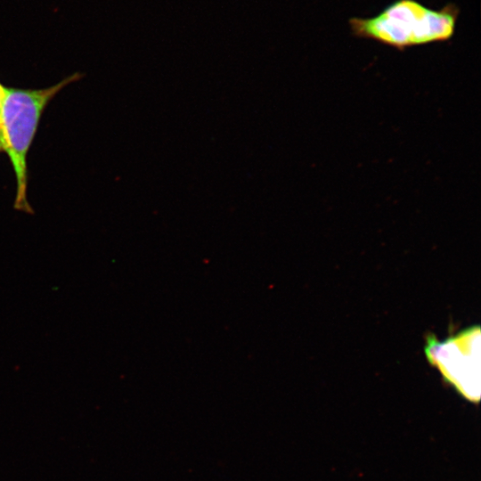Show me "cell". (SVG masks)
<instances>
[{
  "instance_id": "2",
  "label": "cell",
  "mask_w": 481,
  "mask_h": 481,
  "mask_svg": "<svg viewBox=\"0 0 481 481\" xmlns=\"http://www.w3.org/2000/svg\"><path fill=\"white\" fill-rule=\"evenodd\" d=\"M74 74L45 89L7 88L0 125L3 150L12 162L17 183L14 208L32 213L27 200V153L36 134L41 114L49 101L62 87L79 78Z\"/></svg>"
},
{
  "instance_id": "4",
  "label": "cell",
  "mask_w": 481,
  "mask_h": 481,
  "mask_svg": "<svg viewBox=\"0 0 481 481\" xmlns=\"http://www.w3.org/2000/svg\"><path fill=\"white\" fill-rule=\"evenodd\" d=\"M7 94V87L4 86L0 83V125H1V116H2V110L4 103V100Z\"/></svg>"
},
{
  "instance_id": "5",
  "label": "cell",
  "mask_w": 481,
  "mask_h": 481,
  "mask_svg": "<svg viewBox=\"0 0 481 481\" xmlns=\"http://www.w3.org/2000/svg\"><path fill=\"white\" fill-rule=\"evenodd\" d=\"M3 150V143H2V139H1V136H0V151Z\"/></svg>"
},
{
  "instance_id": "1",
  "label": "cell",
  "mask_w": 481,
  "mask_h": 481,
  "mask_svg": "<svg viewBox=\"0 0 481 481\" xmlns=\"http://www.w3.org/2000/svg\"><path fill=\"white\" fill-rule=\"evenodd\" d=\"M460 8L449 3L441 9H431L417 0H395L378 14L353 17L348 24L353 36L377 41L404 50L408 47L452 37Z\"/></svg>"
},
{
  "instance_id": "3",
  "label": "cell",
  "mask_w": 481,
  "mask_h": 481,
  "mask_svg": "<svg viewBox=\"0 0 481 481\" xmlns=\"http://www.w3.org/2000/svg\"><path fill=\"white\" fill-rule=\"evenodd\" d=\"M428 361L436 367L444 379L463 395L478 400L480 387V328H467L439 341L434 336L426 339Z\"/></svg>"
}]
</instances>
